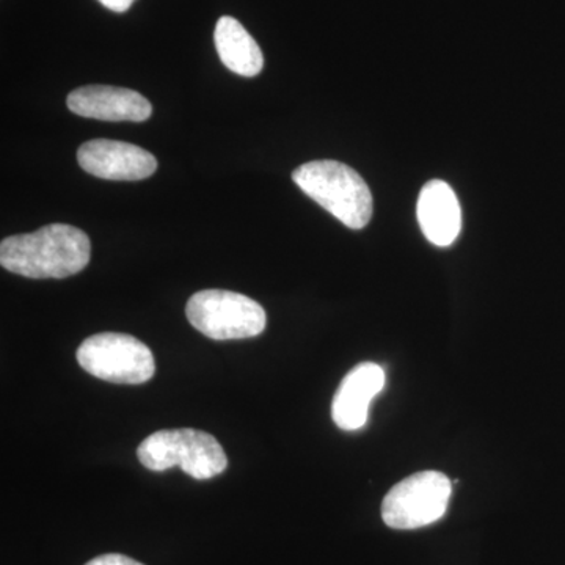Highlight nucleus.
I'll return each instance as SVG.
<instances>
[{"label": "nucleus", "instance_id": "nucleus-8", "mask_svg": "<svg viewBox=\"0 0 565 565\" xmlns=\"http://www.w3.org/2000/svg\"><path fill=\"white\" fill-rule=\"evenodd\" d=\"M68 109L81 117L102 121H147L152 107L145 96L129 88L87 85L71 92Z\"/></svg>", "mask_w": 565, "mask_h": 565}, {"label": "nucleus", "instance_id": "nucleus-13", "mask_svg": "<svg viewBox=\"0 0 565 565\" xmlns=\"http://www.w3.org/2000/svg\"><path fill=\"white\" fill-rule=\"evenodd\" d=\"M99 2H102L106 9L115 11V13H125V11L131 9L136 0H99Z\"/></svg>", "mask_w": 565, "mask_h": 565}, {"label": "nucleus", "instance_id": "nucleus-10", "mask_svg": "<svg viewBox=\"0 0 565 565\" xmlns=\"http://www.w3.org/2000/svg\"><path fill=\"white\" fill-rule=\"evenodd\" d=\"M419 226L429 243L449 247L462 230V210L451 185L445 181L427 182L416 206Z\"/></svg>", "mask_w": 565, "mask_h": 565}, {"label": "nucleus", "instance_id": "nucleus-4", "mask_svg": "<svg viewBox=\"0 0 565 565\" xmlns=\"http://www.w3.org/2000/svg\"><path fill=\"white\" fill-rule=\"evenodd\" d=\"M189 322L215 341L258 337L266 329V311L244 294L206 289L185 305Z\"/></svg>", "mask_w": 565, "mask_h": 565}, {"label": "nucleus", "instance_id": "nucleus-5", "mask_svg": "<svg viewBox=\"0 0 565 565\" xmlns=\"http://www.w3.org/2000/svg\"><path fill=\"white\" fill-rule=\"evenodd\" d=\"M77 362L88 374L120 385H140L156 371L154 356L148 345L131 334H93L81 344Z\"/></svg>", "mask_w": 565, "mask_h": 565}, {"label": "nucleus", "instance_id": "nucleus-12", "mask_svg": "<svg viewBox=\"0 0 565 565\" xmlns=\"http://www.w3.org/2000/svg\"><path fill=\"white\" fill-rule=\"evenodd\" d=\"M85 565H143L139 561L132 559V557L125 555H117V553H110V555H103L95 557V559L88 561Z\"/></svg>", "mask_w": 565, "mask_h": 565}, {"label": "nucleus", "instance_id": "nucleus-6", "mask_svg": "<svg viewBox=\"0 0 565 565\" xmlns=\"http://www.w3.org/2000/svg\"><path fill=\"white\" fill-rule=\"evenodd\" d=\"M452 484L440 471H422L393 487L382 503V519L393 530L433 525L448 511Z\"/></svg>", "mask_w": 565, "mask_h": 565}, {"label": "nucleus", "instance_id": "nucleus-3", "mask_svg": "<svg viewBox=\"0 0 565 565\" xmlns=\"http://www.w3.org/2000/svg\"><path fill=\"white\" fill-rule=\"evenodd\" d=\"M140 463L152 471L180 467L195 479H211L226 470L228 459L211 434L196 429L158 430L137 449Z\"/></svg>", "mask_w": 565, "mask_h": 565}, {"label": "nucleus", "instance_id": "nucleus-2", "mask_svg": "<svg viewBox=\"0 0 565 565\" xmlns=\"http://www.w3.org/2000/svg\"><path fill=\"white\" fill-rule=\"evenodd\" d=\"M292 180L343 225L362 230L373 217V195L355 170L338 161H313L294 170Z\"/></svg>", "mask_w": 565, "mask_h": 565}, {"label": "nucleus", "instance_id": "nucleus-11", "mask_svg": "<svg viewBox=\"0 0 565 565\" xmlns=\"http://www.w3.org/2000/svg\"><path fill=\"white\" fill-rule=\"evenodd\" d=\"M215 47L223 65L239 76L255 77L263 71L264 57L255 39L232 17H223L215 25Z\"/></svg>", "mask_w": 565, "mask_h": 565}, {"label": "nucleus", "instance_id": "nucleus-1", "mask_svg": "<svg viewBox=\"0 0 565 565\" xmlns=\"http://www.w3.org/2000/svg\"><path fill=\"white\" fill-rule=\"evenodd\" d=\"M92 244L76 226L52 223L39 232L6 237L0 244L3 269L21 277L66 278L90 262Z\"/></svg>", "mask_w": 565, "mask_h": 565}, {"label": "nucleus", "instance_id": "nucleus-9", "mask_svg": "<svg viewBox=\"0 0 565 565\" xmlns=\"http://www.w3.org/2000/svg\"><path fill=\"white\" fill-rule=\"evenodd\" d=\"M385 371L375 363L356 364L345 375L333 397L332 418L340 429H362L367 422L370 405L384 390Z\"/></svg>", "mask_w": 565, "mask_h": 565}, {"label": "nucleus", "instance_id": "nucleus-7", "mask_svg": "<svg viewBox=\"0 0 565 565\" xmlns=\"http://www.w3.org/2000/svg\"><path fill=\"white\" fill-rule=\"evenodd\" d=\"M77 161L85 172L110 181H140L158 170L150 151L118 140L87 141L77 151Z\"/></svg>", "mask_w": 565, "mask_h": 565}]
</instances>
